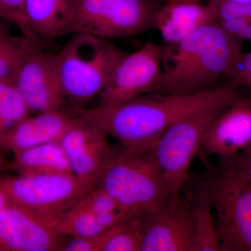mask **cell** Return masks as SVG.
Here are the masks:
<instances>
[{
    "label": "cell",
    "mask_w": 251,
    "mask_h": 251,
    "mask_svg": "<svg viewBox=\"0 0 251 251\" xmlns=\"http://www.w3.org/2000/svg\"><path fill=\"white\" fill-rule=\"evenodd\" d=\"M13 154L11 171L18 175H74L59 141L41 144Z\"/></svg>",
    "instance_id": "ac0fdd59"
},
{
    "label": "cell",
    "mask_w": 251,
    "mask_h": 251,
    "mask_svg": "<svg viewBox=\"0 0 251 251\" xmlns=\"http://www.w3.org/2000/svg\"><path fill=\"white\" fill-rule=\"evenodd\" d=\"M55 54L59 79L73 108H85L108 85L127 52L109 39L75 33Z\"/></svg>",
    "instance_id": "3957f363"
},
{
    "label": "cell",
    "mask_w": 251,
    "mask_h": 251,
    "mask_svg": "<svg viewBox=\"0 0 251 251\" xmlns=\"http://www.w3.org/2000/svg\"><path fill=\"white\" fill-rule=\"evenodd\" d=\"M164 45L149 41L126 54L108 85L99 94V105H112L156 92L163 76Z\"/></svg>",
    "instance_id": "9c48e42d"
},
{
    "label": "cell",
    "mask_w": 251,
    "mask_h": 251,
    "mask_svg": "<svg viewBox=\"0 0 251 251\" xmlns=\"http://www.w3.org/2000/svg\"><path fill=\"white\" fill-rule=\"evenodd\" d=\"M130 219L134 218L125 214L100 213L75 203L64 213L54 229L63 237H94Z\"/></svg>",
    "instance_id": "d6986e66"
},
{
    "label": "cell",
    "mask_w": 251,
    "mask_h": 251,
    "mask_svg": "<svg viewBox=\"0 0 251 251\" xmlns=\"http://www.w3.org/2000/svg\"><path fill=\"white\" fill-rule=\"evenodd\" d=\"M216 23L207 3L198 0H165L157 9L153 27L166 44L182 40L200 28Z\"/></svg>",
    "instance_id": "9a60e30c"
},
{
    "label": "cell",
    "mask_w": 251,
    "mask_h": 251,
    "mask_svg": "<svg viewBox=\"0 0 251 251\" xmlns=\"http://www.w3.org/2000/svg\"><path fill=\"white\" fill-rule=\"evenodd\" d=\"M63 236L22 208L9 204L0 213V239L6 251H59Z\"/></svg>",
    "instance_id": "5bb4252c"
},
{
    "label": "cell",
    "mask_w": 251,
    "mask_h": 251,
    "mask_svg": "<svg viewBox=\"0 0 251 251\" xmlns=\"http://www.w3.org/2000/svg\"><path fill=\"white\" fill-rule=\"evenodd\" d=\"M78 0H25V15L36 39L72 34Z\"/></svg>",
    "instance_id": "e0dca14e"
},
{
    "label": "cell",
    "mask_w": 251,
    "mask_h": 251,
    "mask_svg": "<svg viewBox=\"0 0 251 251\" xmlns=\"http://www.w3.org/2000/svg\"><path fill=\"white\" fill-rule=\"evenodd\" d=\"M0 251H6V249H5L4 245L1 242V239H0Z\"/></svg>",
    "instance_id": "4dcf8cb0"
},
{
    "label": "cell",
    "mask_w": 251,
    "mask_h": 251,
    "mask_svg": "<svg viewBox=\"0 0 251 251\" xmlns=\"http://www.w3.org/2000/svg\"><path fill=\"white\" fill-rule=\"evenodd\" d=\"M229 105L203 109L181 119L170 127L151 149L174 202L181 197L192 162L201 151L208 126Z\"/></svg>",
    "instance_id": "52a82bcc"
},
{
    "label": "cell",
    "mask_w": 251,
    "mask_h": 251,
    "mask_svg": "<svg viewBox=\"0 0 251 251\" xmlns=\"http://www.w3.org/2000/svg\"><path fill=\"white\" fill-rule=\"evenodd\" d=\"M232 2L242 3V4H251V0H228Z\"/></svg>",
    "instance_id": "f546056e"
},
{
    "label": "cell",
    "mask_w": 251,
    "mask_h": 251,
    "mask_svg": "<svg viewBox=\"0 0 251 251\" xmlns=\"http://www.w3.org/2000/svg\"><path fill=\"white\" fill-rule=\"evenodd\" d=\"M154 0H78L72 34L103 39L134 36L153 27Z\"/></svg>",
    "instance_id": "ba28073f"
},
{
    "label": "cell",
    "mask_w": 251,
    "mask_h": 251,
    "mask_svg": "<svg viewBox=\"0 0 251 251\" xmlns=\"http://www.w3.org/2000/svg\"><path fill=\"white\" fill-rule=\"evenodd\" d=\"M154 1L158 3V4H161L165 0H154Z\"/></svg>",
    "instance_id": "1f68e13d"
},
{
    "label": "cell",
    "mask_w": 251,
    "mask_h": 251,
    "mask_svg": "<svg viewBox=\"0 0 251 251\" xmlns=\"http://www.w3.org/2000/svg\"><path fill=\"white\" fill-rule=\"evenodd\" d=\"M74 115L75 118L59 143L73 174L92 189L97 184L114 149L109 144L108 135L103 130Z\"/></svg>",
    "instance_id": "8fae6325"
},
{
    "label": "cell",
    "mask_w": 251,
    "mask_h": 251,
    "mask_svg": "<svg viewBox=\"0 0 251 251\" xmlns=\"http://www.w3.org/2000/svg\"><path fill=\"white\" fill-rule=\"evenodd\" d=\"M14 85L30 111H57L63 110L68 102L59 79L55 54L39 48L23 62Z\"/></svg>",
    "instance_id": "7c38bea8"
},
{
    "label": "cell",
    "mask_w": 251,
    "mask_h": 251,
    "mask_svg": "<svg viewBox=\"0 0 251 251\" xmlns=\"http://www.w3.org/2000/svg\"><path fill=\"white\" fill-rule=\"evenodd\" d=\"M216 13V23L224 30L242 42H251V4L220 0Z\"/></svg>",
    "instance_id": "7402d4cb"
},
{
    "label": "cell",
    "mask_w": 251,
    "mask_h": 251,
    "mask_svg": "<svg viewBox=\"0 0 251 251\" xmlns=\"http://www.w3.org/2000/svg\"><path fill=\"white\" fill-rule=\"evenodd\" d=\"M29 112L14 85L0 82V136L29 116Z\"/></svg>",
    "instance_id": "603a6c76"
},
{
    "label": "cell",
    "mask_w": 251,
    "mask_h": 251,
    "mask_svg": "<svg viewBox=\"0 0 251 251\" xmlns=\"http://www.w3.org/2000/svg\"><path fill=\"white\" fill-rule=\"evenodd\" d=\"M141 234L138 217L126 220L108 230L101 251H140Z\"/></svg>",
    "instance_id": "cb8c5ba5"
},
{
    "label": "cell",
    "mask_w": 251,
    "mask_h": 251,
    "mask_svg": "<svg viewBox=\"0 0 251 251\" xmlns=\"http://www.w3.org/2000/svg\"><path fill=\"white\" fill-rule=\"evenodd\" d=\"M9 204V198L6 196V193L0 188V213Z\"/></svg>",
    "instance_id": "f1b7e54d"
},
{
    "label": "cell",
    "mask_w": 251,
    "mask_h": 251,
    "mask_svg": "<svg viewBox=\"0 0 251 251\" xmlns=\"http://www.w3.org/2000/svg\"><path fill=\"white\" fill-rule=\"evenodd\" d=\"M198 1H202V2L206 3L208 1V0H198Z\"/></svg>",
    "instance_id": "d6a6232c"
},
{
    "label": "cell",
    "mask_w": 251,
    "mask_h": 251,
    "mask_svg": "<svg viewBox=\"0 0 251 251\" xmlns=\"http://www.w3.org/2000/svg\"><path fill=\"white\" fill-rule=\"evenodd\" d=\"M9 170H11V161L6 159L4 151L0 149V176L3 173Z\"/></svg>",
    "instance_id": "83f0119b"
},
{
    "label": "cell",
    "mask_w": 251,
    "mask_h": 251,
    "mask_svg": "<svg viewBox=\"0 0 251 251\" xmlns=\"http://www.w3.org/2000/svg\"><path fill=\"white\" fill-rule=\"evenodd\" d=\"M236 155L219 158L204 177L221 251H251V182Z\"/></svg>",
    "instance_id": "5b68a950"
},
{
    "label": "cell",
    "mask_w": 251,
    "mask_h": 251,
    "mask_svg": "<svg viewBox=\"0 0 251 251\" xmlns=\"http://www.w3.org/2000/svg\"><path fill=\"white\" fill-rule=\"evenodd\" d=\"M242 97L232 82L188 95L151 92L112 105L73 108L74 115L103 130L133 151H148L170 127L181 119L210 107L227 105Z\"/></svg>",
    "instance_id": "6da1fadb"
},
{
    "label": "cell",
    "mask_w": 251,
    "mask_h": 251,
    "mask_svg": "<svg viewBox=\"0 0 251 251\" xmlns=\"http://www.w3.org/2000/svg\"><path fill=\"white\" fill-rule=\"evenodd\" d=\"M74 118L72 112L64 110L29 115L0 136V149L14 153L41 144L59 141Z\"/></svg>",
    "instance_id": "2e32d148"
},
{
    "label": "cell",
    "mask_w": 251,
    "mask_h": 251,
    "mask_svg": "<svg viewBox=\"0 0 251 251\" xmlns=\"http://www.w3.org/2000/svg\"><path fill=\"white\" fill-rule=\"evenodd\" d=\"M0 18L14 24L23 35L38 41L29 29L25 15V0H0Z\"/></svg>",
    "instance_id": "d4e9b609"
},
{
    "label": "cell",
    "mask_w": 251,
    "mask_h": 251,
    "mask_svg": "<svg viewBox=\"0 0 251 251\" xmlns=\"http://www.w3.org/2000/svg\"><path fill=\"white\" fill-rule=\"evenodd\" d=\"M138 223L140 251H194V224L188 196L144 213Z\"/></svg>",
    "instance_id": "30bf717a"
},
{
    "label": "cell",
    "mask_w": 251,
    "mask_h": 251,
    "mask_svg": "<svg viewBox=\"0 0 251 251\" xmlns=\"http://www.w3.org/2000/svg\"><path fill=\"white\" fill-rule=\"evenodd\" d=\"M251 145V97L242 96L208 126L201 150L219 158L234 156Z\"/></svg>",
    "instance_id": "4fadbf2b"
},
{
    "label": "cell",
    "mask_w": 251,
    "mask_h": 251,
    "mask_svg": "<svg viewBox=\"0 0 251 251\" xmlns=\"http://www.w3.org/2000/svg\"><path fill=\"white\" fill-rule=\"evenodd\" d=\"M188 196L194 224V251H221L215 216L205 179Z\"/></svg>",
    "instance_id": "ffe728a7"
},
{
    "label": "cell",
    "mask_w": 251,
    "mask_h": 251,
    "mask_svg": "<svg viewBox=\"0 0 251 251\" xmlns=\"http://www.w3.org/2000/svg\"><path fill=\"white\" fill-rule=\"evenodd\" d=\"M229 81L240 88L247 89L251 94V50L247 53L244 52L243 54L229 77Z\"/></svg>",
    "instance_id": "484cf974"
},
{
    "label": "cell",
    "mask_w": 251,
    "mask_h": 251,
    "mask_svg": "<svg viewBox=\"0 0 251 251\" xmlns=\"http://www.w3.org/2000/svg\"><path fill=\"white\" fill-rule=\"evenodd\" d=\"M0 188L10 204L54 228L64 213L91 190L74 175L1 176Z\"/></svg>",
    "instance_id": "8992f818"
},
{
    "label": "cell",
    "mask_w": 251,
    "mask_h": 251,
    "mask_svg": "<svg viewBox=\"0 0 251 251\" xmlns=\"http://www.w3.org/2000/svg\"><path fill=\"white\" fill-rule=\"evenodd\" d=\"M243 43L214 23L176 44H166L156 92L188 95L214 88L220 79L232 75L244 53Z\"/></svg>",
    "instance_id": "7a4b0ae2"
},
{
    "label": "cell",
    "mask_w": 251,
    "mask_h": 251,
    "mask_svg": "<svg viewBox=\"0 0 251 251\" xmlns=\"http://www.w3.org/2000/svg\"><path fill=\"white\" fill-rule=\"evenodd\" d=\"M38 48V41L12 35L8 25L0 23V82L14 85L23 62Z\"/></svg>",
    "instance_id": "44dd1931"
},
{
    "label": "cell",
    "mask_w": 251,
    "mask_h": 251,
    "mask_svg": "<svg viewBox=\"0 0 251 251\" xmlns=\"http://www.w3.org/2000/svg\"><path fill=\"white\" fill-rule=\"evenodd\" d=\"M97 186L113 198L133 218L174 203L151 150L114 149Z\"/></svg>",
    "instance_id": "277c9868"
},
{
    "label": "cell",
    "mask_w": 251,
    "mask_h": 251,
    "mask_svg": "<svg viewBox=\"0 0 251 251\" xmlns=\"http://www.w3.org/2000/svg\"><path fill=\"white\" fill-rule=\"evenodd\" d=\"M236 156L238 164L251 182V145L241 152L237 153Z\"/></svg>",
    "instance_id": "4316f807"
}]
</instances>
